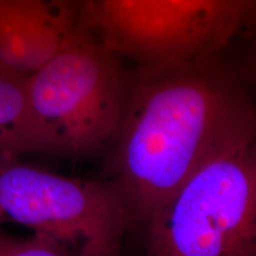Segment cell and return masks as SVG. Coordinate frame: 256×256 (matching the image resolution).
<instances>
[{"instance_id":"8992f818","label":"cell","mask_w":256,"mask_h":256,"mask_svg":"<svg viewBox=\"0 0 256 256\" xmlns=\"http://www.w3.org/2000/svg\"><path fill=\"white\" fill-rule=\"evenodd\" d=\"M88 28L83 0H0V69L28 78Z\"/></svg>"},{"instance_id":"52a82bcc","label":"cell","mask_w":256,"mask_h":256,"mask_svg":"<svg viewBox=\"0 0 256 256\" xmlns=\"http://www.w3.org/2000/svg\"><path fill=\"white\" fill-rule=\"evenodd\" d=\"M66 246L43 232L17 236L0 230V256H68Z\"/></svg>"},{"instance_id":"ba28073f","label":"cell","mask_w":256,"mask_h":256,"mask_svg":"<svg viewBox=\"0 0 256 256\" xmlns=\"http://www.w3.org/2000/svg\"><path fill=\"white\" fill-rule=\"evenodd\" d=\"M28 78L0 69V132L20 116L25 104Z\"/></svg>"},{"instance_id":"3957f363","label":"cell","mask_w":256,"mask_h":256,"mask_svg":"<svg viewBox=\"0 0 256 256\" xmlns=\"http://www.w3.org/2000/svg\"><path fill=\"white\" fill-rule=\"evenodd\" d=\"M256 130L194 171L142 229L147 255L256 254Z\"/></svg>"},{"instance_id":"6da1fadb","label":"cell","mask_w":256,"mask_h":256,"mask_svg":"<svg viewBox=\"0 0 256 256\" xmlns=\"http://www.w3.org/2000/svg\"><path fill=\"white\" fill-rule=\"evenodd\" d=\"M228 50L130 74L119 132L107 153L110 180L133 226H144L208 158L256 130L244 68Z\"/></svg>"},{"instance_id":"7a4b0ae2","label":"cell","mask_w":256,"mask_h":256,"mask_svg":"<svg viewBox=\"0 0 256 256\" xmlns=\"http://www.w3.org/2000/svg\"><path fill=\"white\" fill-rule=\"evenodd\" d=\"M130 74L86 28L26 81L20 116L0 132V154L81 159L107 153L122 120Z\"/></svg>"},{"instance_id":"5b68a950","label":"cell","mask_w":256,"mask_h":256,"mask_svg":"<svg viewBox=\"0 0 256 256\" xmlns=\"http://www.w3.org/2000/svg\"><path fill=\"white\" fill-rule=\"evenodd\" d=\"M0 223L43 232L81 256H114L133 226L110 180H83L0 154Z\"/></svg>"},{"instance_id":"277c9868","label":"cell","mask_w":256,"mask_h":256,"mask_svg":"<svg viewBox=\"0 0 256 256\" xmlns=\"http://www.w3.org/2000/svg\"><path fill=\"white\" fill-rule=\"evenodd\" d=\"M88 26L136 69L190 62L232 48L256 0H83Z\"/></svg>"}]
</instances>
